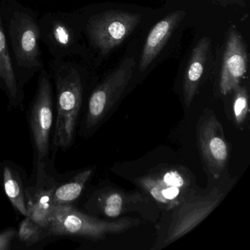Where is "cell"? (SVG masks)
Listing matches in <instances>:
<instances>
[{
    "label": "cell",
    "mask_w": 250,
    "mask_h": 250,
    "mask_svg": "<svg viewBox=\"0 0 250 250\" xmlns=\"http://www.w3.org/2000/svg\"><path fill=\"white\" fill-rule=\"evenodd\" d=\"M141 19L140 14L115 10L96 14L87 24L89 39L102 55H107L134 31Z\"/></svg>",
    "instance_id": "ba28073f"
},
{
    "label": "cell",
    "mask_w": 250,
    "mask_h": 250,
    "mask_svg": "<svg viewBox=\"0 0 250 250\" xmlns=\"http://www.w3.org/2000/svg\"><path fill=\"white\" fill-rule=\"evenodd\" d=\"M50 238L52 237L47 228L39 225L28 216H24L19 226L16 239L26 248L30 249Z\"/></svg>",
    "instance_id": "d6986e66"
},
{
    "label": "cell",
    "mask_w": 250,
    "mask_h": 250,
    "mask_svg": "<svg viewBox=\"0 0 250 250\" xmlns=\"http://www.w3.org/2000/svg\"><path fill=\"white\" fill-rule=\"evenodd\" d=\"M135 66L134 58H125L93 90L81 128L83 135L91 134L115 107L129 84Z\"/></svg>",
    "instance_id": "5b68a950"
},
{
    "label": "cell",
    "mask_w": 250,
    "mask_h": 250,
    "mask_svg": "<svg viewBox=\"0 0 250 250\" xmlns=\"http://www.w3.org/2000/svg\"><path fill=\"white\" fill-rule=\"evenodd\" d=\"M33 148V162H48L52 151L51 135L54 125V99L50 77L42 70L36 95L27 112Z\"/></svg>",
    "instance_id": "8992f818"
},
{
    "label": "cell",
    "mask_w": 250,
    "mask_h": 250,
    "mask_svg": "<svg viewBox=\"0 0 250 250\" xmlns=\"http://www.w3.org/2000/svg\"><path fill=\"white\" fill-rule=\"evenodd\" d=\"M210 43L211 42L208 37L203 38L191 52L183 81V96L187 107L192 103L197 93L210 51Z\"/></svg>",
    "instance_id": "2e32d148"
},
{
    "label": "cell",
    "mask_w": 250,
    "mask_h": 250,
    "mask_svg": "<svg viewBox=\"0 0 250 250\" xmlns=\"http://www.w3.org/2000/svg\"><path fill=\"white\" fill-rule=\"evenodd\" d=\"M0 89L4 90L11 109L22 108L24 93L17 80L8 51V43L0 17Z\"/></svg>",
    "instance_id": "9a60e30c"
},
{
    "label": "cell",
    "mask_w": 250,
    "mask_h": 250,
    "mask_svg": "<svg viewBox=\"0 0 250 250\" xmlns=\"http://www.w3.org/2000/svg\"><path fill=\"white\" fill-rule=\"evenodd\" d=\"M134 183L163 210H170L199 192L192 172L182 166L161 165Z\"/></svg>",
    "instance_id": "277c9868"
},
{
    "label": "cell",
    "mask_w": 250,
    "mask_h": 250,
    "mask_svg": "<svg viewBox=\"0 0 250 250\" xmlns=\"http://www.w3.org/2000/svg\"><path fill=\"white\" fill-rule=\"evenodd\" d=\"M46 37L50 42L51 46L56 48L57 52L60 50V54L65 55L68 53V49L72 47L75 39L72 29L65 20L62 19L51 20Z\"/></svg>",
    "instance_id": "ac0fdd59"
},
{
    "label": "cell",
    "mask_w": 250,
    "mask_h": 250,
    "mask_svg": "<svg viewBox=\"0 0 250 250\" xmlns=\"http://www.w3.org/2000/svg\"><path fill=\"white\" fill-rule=\"evenodd\" d=\"M154 202L144 191H125L115 187H102L95 191L84 206L87 213L96 216L119 217L137 211L143 214Z\"/></svg>",
    "instance_id": "30bf717a"
},
{
    "label": "cell",
    "mask_w": 250,
    "mask_h": 250,
    "mask_svg": "<svg viewBox=\"0 0 250 250\" xmlns=\"http://www.w3.org/2000/svg\"><path fill=\"white\" fill-rule=\"evenodd\" d=\"M25 171L14 162L4 160L0 163V182L13 207L22 216H27L26 190L27 184Z\"/></svg>",
    "instance_id": "4fadbf2b"
},
{
    "label": "cell",
    "mask_w": 250,
    "mask_h": 250,
    "mask_svg": "<svg viewBox=\"0 0 250 250\" xmlns=\"http://www.w3.org/2000/svg\"><path fill=\"white\" fill-rule=\"evenodd\" d=\"M247 53L241 34L232 27L228 33L221 70L219 90L222 95L233 91L247 73Z\"/></svg>",
    "instance_id": "7c38bea8"
},
{
    "label": "cell",
    "mask_w": 250,
    "mask_h": 250,
    "mask_svg": "<svg viewBox=\"0 0 250 250\" xmlns=\"http://www.w3.org/2000/svg\"><path fill=\"white\" fill-rule=\"evenodd\" d=\"M233 185L219 183L207 192L197 194L170 210L163 211L156 225V235L152 250H160L181 238L200 225L226 197Z\"/></svg>",
    "instance_id": "6da1fadb"
},
{
    "label": "cell",
    "mask_w": 250,
    "mask_h": 250,
    "mask_svg": "<svg viewBox=\"0 0 250 250\" xmlns=\"http://www.w3.org/2000/svg\"><path fill=\"white\" fill-rule=\"evenodd\" d=\"M234 92L232 101V112L234 121L237 126H241L245 123L249 112V94L247 87L238 86Z\"/></svg>",
    "instance_id": "ffe728a7"
},
{
    "label": "cell",
    "mask_w": 250,
    "mask_h": 250,
    "mask_svg": "<svg viewBox=\"0 0 250 250\" xmlns=\"http://www.w3.org/2000/svg\"><path fill=\"white\" fill-rule=\"evenodd\" d=\"M140 224L137 218L127 216L108 221L84 213L74 206H56L52 208L48 230L51 237H77L97 241L109 235L124 233Z\"/></svg>",
    "instance_id": "3957f363"
},
{
    "label": "cell",
    "mask_w": 250,
    "mask_h": 250,
    "mask_svg": "<svg viewBox=\"0 0 250 250\" xmlns=\"http://www.w3.org/2000/svg\"><path fill=\"white\" fill-rule=\"evenodd\" d=\"M93 174V169H82L74 175H62L54 192L53 206H74Z\"/></svg>",
    "instance_id": "e0dca14e"
},
{
    "label": "cell",
    "mask_w": 250,
    "mask_h": 250,
    "mask_svg": "<svg viewBox=\"0 0 250 250\" xmlns=\"http://www.w3.org/2000/svg\"><path fill=\"white\" fill-rule=\"evenodd\" d=\"M184 11H175L167 16L153 27L143 47L140 62V71H146L153 62L172 34V31L183 20Z\"/></svg>",
    "instance_id": "5bb4252c"
},
{
    "label": "cell",
    "mask_w": 250,
    "mask_h": 250,
    "mask_svg": "<svg viewBox=\"0 0 250 250\" xmlns=\"http://www.w3.org/2000/svg\"><path fill=\"white\" fill-rule=\"evenodd\" d=\"M17 232V229L12 228L0 232V250H11L15 241Z\"/></svg>",
    "instance_id": "44dd1931"
},
{
    "label": "cell",
    "mask_w": 250,
    "mask_h": 250,
    "mask_svg": "<svg viewBox=\"0 0 250 250\" xmlns=\"http://www.w3.org/2000/svg\"><path fill=\"white\" fill-rule=\"evenodd\" d=\"M57 95V116L52 150H65L72 146L83 102L81 76L74 67L62 66L54 74Z\"/></svg>",
    "instance_id": "7a4b0ae2"
},
{
    "label": "cell",
    "mask_w": 250,
    "mask_h": 250,
    "mask_svg": "<svg viewBox=\"0 0 250 250\" xmlns=\"http://www.w3.org/2000/svg\"><path fill=\"white\" fill-rule=\"evenodd\" d=\"M9 34L17 64L24 68H42L41 29L36 21L29 14L16 13L10 22Z\"/></svg>",
    "instance_id": "8fae6325"
},
{
    "label": "cell",
    "mask_w": 250,
    "mask_h": 250,
    "mask_svg": "<svg viewBox=\"0 0 250 250\" xmlns=\"http://www.w3.org/2000/svg\"><path fill=\"white\" fill-rule=\"evenodd\" d=\"M197 141L205 169L213 179H219L228 165L229 149L223 127L213 111H205L199 118Z\"/></svg>",
    "instance_id": "52a82bcc"
},
{
    "label": "cell",
    "mask_w": 250,
    "mask_h": 250,
    "mask_svg": "<svg viewBox=\"0 0 250 250\" xmlns=\"http://www.w3.org/2000/svg\"><path fill=\"white\" fill-rule=\"evenodd\" d=\"M62 175L56 173L49 159L33 162V172L26 190L27 216L47 228L53 208L54 192Z\"/></svg>",
    "instance_id": "9c48e42d"
}]
</instances>
